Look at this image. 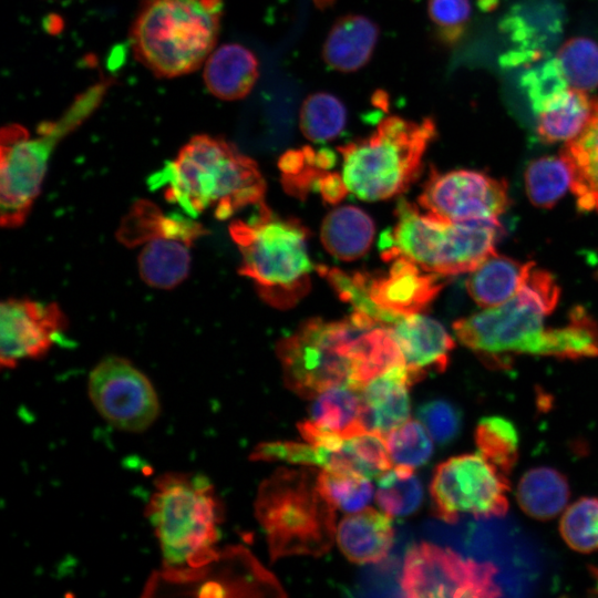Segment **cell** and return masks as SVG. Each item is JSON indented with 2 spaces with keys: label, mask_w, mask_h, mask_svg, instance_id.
I'll use <instances>...</instances> for the list:
<instances>
[{
  "label": "cell",
  "mask_w": 598,
  "mask_h": 598,
  "mask_svg": "<svg viewBox=\"0 0 598 598\" xmlns=\"http://www.w3.org/2000/svg\"><path fill=\"white\" fill-rule=\"evenodd\" d=\"M150 183L167 202L196 217L210 210L227 219L262 202L266 183L257 163L221 137L193 136Z\"/></svg>",
  "instance_id": "obj_1"
},
{
  "label": "cell",
  "mask_w": 598,
  "mask_h": 598,
  "mask_svg": "<svg viewBox=\"0 0 598 598\" xmlns=\"http://www.w3.org/2000/svg\"><path fill=\"white\" fill-rule=\"evenodd\" d=\"M145 508L172 580L193 578L219 558L220 506L202 474L167 473L156 478Z\"/></svg>",
  "instance_id": "obj_2"
},
{
  "label": "cell",
  "mask_w": 598,
  "mask_h": 598,
  "mask_svg": "<svg viewBox=\"0 0 598 598\" xmlns=\"http://www.w3.org/2000/svg\"><path fill=\"white\" fill-rule=\"evenodd\" d=\"M229 233L241 255L239 274L254 281L268 305L287 309L308 293L313 270L309 231L298 219L279 216L261 202L248 220H233Z\"/></svg>",
  "instance_id": "obj_3"
},
{
  "label": "cell",
  "mask_w": 598,
  "mask_h": 598,
  "mask_svg": "<svg viewBox=\"0 0 598 598\" xmlns=\"http://www.w3.org/2000/svg\"><path fill=\"white\" fill-rule=\"evenodd\" d=\"M318 476L311 467H280L260 484L255 509L272 561L318 557L331 548L336 507L321 492Z\"/></svg>",
  "instance_id": "obj_4"
},
{
  "label": "cell",
  "mask_w": 598,
  "mask_h": 598,
  "mask_svg": "<svg viewBox=\"0 0 598 598\" xmlns=\"http://www.w3.org/2000/svg\"><path fill=\"white\" fill-rule=\"evenodd\" d=\"M223 0H144L132 25L135 58L159 78L197 70L214 51Z\"/></svg>",
  "instance_id": "obj_5"
},
{
  "label": "cell",
  "mask_w": 598,
  "mask_h": 598,
  "mask_svg": "<svg viewBox=\"0 0 598 598\" xmlns=\"http://www.w3.org/2000/svg\"><path fill=\"white\" fill-rule=\"evenodd\" d=\"M558 299L556 279L534 264L509 300L456 320L453 330L463 346L488 363H502L511 353L548 357L554 327L547 328L545 319Z\"/></svg>",
  "instance_id": "obj_6"
},
{
  "label": "cell",
  "mask_w": 598,
  "mask_h": 598,
  "mask_svg": "<svg viewBox=\"0 0 598 598\" xmlns=\"http://www.w3.org/2000/svg\"><path fill=\"white\" fill-rule=\"evenodd\" d=\"M436 135L435 122L388 116L372 134L338 147L348 190L369 202L405 192L420 175L423 156Z\"/></svg>",
  "instance_id": "obj_7"
},
{
  "label": "cell",
  "mask_w": 598,
  "mask_h": 598,
  "mask_svg": "<svg viewBox=\"0 0 598 598\" xmlns=\"http://www.w3.org/2000/svg\"><path fill=\"white\" fill-rule=\"evenodd\" d=\"M395 215L394 226L380 238L381 257L385 261L404 257L427 271L447 277L471 272L496 252L499 225L448 223L422 213L404 199L399 202Z\"/></svg>",
  "instance_id": "obj_8"
},
{
  "label": "cell",
  "mask_w": 598,
  "mask_h": 598,
  "mask_svg": "<svg viewBox=\"0 0 598 598\" xmlns=\"http://www.w3.org/2000/svg\"><path fill=\"white\" fill-rule=\"evenodd\" d=\"M105 90V84L90 87L78 96L59 120L42 123L37 137L20 124L2 127L0 138L2 227L16 228L24 223L41 190L53 147L97 107Z\"/></svg>",
  "instance_id": "obj_9"
},
{
  "label": "cell",
  "mask_w": 598,
  "mask_h": 598,
  "mask_svg": "<svg viewBox=\"0 0 598 598\" xmlns=\"http://www.w3.org/2000/svg\"><path fill=\"white\" fill-rule=\"evenodd\" d=\"M375 324L380 323L358 311L338 321L302 322L277 343L286 386L303 399H315L332 386L352 385L350 342L361 329Z\"/></svg>",
  "instance_id": "obj_10"
},
{
  "label": "cell",
  "mask_w": 598,
  "mask_h": 598,
  "mask_svg": "<svg viewBox=\"0 0 598 598\" xmlns=\"http://www.w3.org/2000/svg\"><path fill=\"white\" fill-rule=\"evenodd\" d=\"M206 234L194 217L165 214L146 199L135 202L116 231L125 246L142 247L138 272L144 282L172 289L183 282L190 268V248Z\"/></svg>",
  "instance_id": "obj_11"
},
{
  "label": "cell",
  "mask_w": 598,
  "mask_h": 598,
  "mask_svg": "<svg viewBox=\"0 0 598 598\" xmlns=\"http://www.w3.org/2000/svg\"><path fill=\"white\" fill-rule=\"evenodd\" d=\"M508 481L480 453L452 456L433 474L430 494L435 515L455 523L461 515L476 518L504 516L508 509Z\"/></svg>",
  "instance_id": "obj_12"
},
{
  "label": "cell",
  "mask_w": 598,
  "mask_h": 598,
  "mask_svg": "<svg viewBox=\"0 0 598 598\" xmlns=\"http://www.w3.org/2000/svg\"><path fill=\"white\" fill-rule=\"evenodd\" d=\"M491 563L464 559L455 551L433 544L413 546L406 554L401 577L405 596L421 598L501 596Z\"/></svg>",
  "instance_id": "obj_13"
},
{
  "label": "cell",
  "mask_w": 598,
  "mask_h": 598,
  "mask_svg": "<svg viewBox=\"0 0 598 598\" xmlns=\"http://www.w3.org/2000/svg\"><path fill=\"white\" fill-rule=\"evenodd\" d=\"M87 390L100 415L118 430L143 432L159 414L152 382L125 358L101 360L90 372Z\"/></svg>",
  "instance_id": "obj_14"
},
{
  "label": "cell",
  "mask_w": 598,
  "mask_h": 598,
  "mask_svg": "<svg viewBox=\"0 0 598 598\" xmlns=\"http://www.w3.org/2000/svg\"><path fill=\"white\" fill-rule=\"evenodd\" d=\"M420 206L448 223L483 221L499 225L509 205L504 181L472 169L439 172L431 167L419 196Z\"/></svg>",
  "instance_id": "obj_15"
},
{
  "label": "cell",
  "mask_w": 598,
  "mask_h": 598,
  "mask_svg": "<svg viewBox=\"0 0 598 598\" xmlns=\"http://www.w3.org/2000/svg\"><path fill=\"white\" fill-rule=\"evenodd\" d=\"M68 327L53 302L30 299L4 300L0 307V362L12 369L25 359L43 357Z\"/></svg>",
  "instance_id": "obj_16"
},
{
  "label": "cell",
  "mask_w": 598,
  "mask_h": 598,
  "mask_svg": "<svg viewBox=\"0 0 598 598\" xmlns=\"http://www.w3.org/2000/svg\"><path fill=\"white\" fill-rule=\"evenodd\" d=\"M307 443L337 448L344 440L369 432L362 389L341 384L315 398L309 417L298 424Z\"/></svg>",
  "instance_id": "obj_17"
},
{
  "label": "cell",
  "mask_w": 598,
  "mask_h": 598,
  "mask_svg": "<svg viewBox=\"0 0 598 598\" xmlns=\"http://www.w3.org/2000/svg\"><path fill=\"white\" fill-rule=\"evenodd\" d=\"M384 274L368 271V293L380 308L396 316L422 313L442 290L444 276L399 257Z\"/></svg>",
  "instance_id": "obj_18"
},
{
  "label": "cell",
  "mask_w": 598,
  "mask_h": 598,
  "mask_svg": "<svg viewBox=\"0 0 598 598\" xmlns=\"http://www.w3.org/2000/svg\"><path fill=\"white\" fill-rule=\"evenodd\" d=\"M389 328L416 381L430 371L445 370L455 342L437 320L413 313L400 317Z\"/></svg>",
  "instance_id": "obj_19"
},
{
  "label": "cell",
  "mask_w": 598,
  "mask_h": 598,
  "mask_svg": "<svg viewBox=\"0 0 598 598\" xmlns=\"http://www.w3.org/2000/svg\"><path fill=\"white\" fill-rule=\"evenodd\" d=\"M415 382V378L404 364L385 371L361 388L369 432L384 437L409 420V388Z\"/></svg>",
  "instance_id": "obj_20"
},
{
  "label": "cell",
  "mask_w": 598,
  "mask_h": 598,
  "mask_svg": "<svg viewBox=\"0 0 598 598\" xmlns=\"http://www.w3.org/2000/svg\"><path fill=\"white\" fill-rule=\"evenodd\" d=\"M391 516L373 508L346 516L336 539L343 555L355 564H371L386 557L394 538Z\"/></svg>",
  "instance_id": "obj_21"
},
{
  "label": "cell",
  "mask_w": 598,
  "mask_h": 598,
  "mask_svg": "<svg viewBox=\"0 0 598 598\" xmlns=\"http://www.w3.org/2000/svg\"><path fill=\"white\" fill-rule=\"evenodd\" d=\"M560 156L570 172V190L584 212L598 213V97L585 127L565 142Z\"/></svg>",
  "instance_id": "obj_22"
},
{
  "label": "cell",
  "mask_w": 598,
  "mask_h": 598,
  "mask_svg": "<svg viewBox=\"0 0 598 598\" xmlns=\"http://www.w3.org/2000/svg\"><path fill=\"white\" fill-rule=\"evenodd\" d=\"M257 78L256 55L238 43L218 47L205 61V85L214 96L224 101H236L248 95Z\"/></svg>",
  "instance_id": "obj_23"
},
{
  "label": "cell",
  "mask_w": 598,
  "mask_h": 598,
  "mask_svg": "<svg viewBox=\"0 0 598 598\" xmlns=\"http://www.w3.org/2000/svg\"><path fill=\"white\" fill-rule=\"evenodd\" d=\"M379 39V28L361 14H347L331 27L322 48L324 62L333 70L349 73L364 66Z\"/></svg>",
  "instance_id": "obj_24"
},
{
  "label": "cell",
  "mask_w": 598,
  "mask_h": 598,
  "mask_svg": "<svg viewBox=\"0 0 598 598\" xmlns=\"http://www.w3.org/2000/svg\"><path fill=\"white\" fill-rule=\"evenodd\" d=\"M533 265L495 252L471 271L467 292L484 309L501 306L516 295Z\"/></svg>",
  "instance_id": "obj_25"
},
{
  "label": "cell",
  "mask_w": 598,
  "mask_h": 598,
  "mask_svg": "<svg viewBox=\"0 0 598 598\" xmlns=\"http://www.w3.org/2000/svg\"><path fill=\"white\" fill-rule=\"evenodd\" d=\"M374 236L371 217L355 206L332 209L323 219L320 238L333 257L351 261L368 252Z\"/></svg>",
  "instance_id": "obj_26"
},
{
  "label": "cell",
  "mask_w": 598,
  "mask_h": 598,
  "mask_svg": "<svg viewBox=\"0 0 598 598\" xmlns=\"http://www.w3.org/2000/svg\"><path fill=\"white\" fill-rule=\"evenodd\" d=\"M352 385L362 388L385 371L404 365L402 351L389 326L375 324L361 329L350 342Z\"/></svg>",
  "instance_id": "obj_27"
},
{
  "label": "cell",
  "mask_w": 598,
  "mask_h": 598,
  "mask_svg": "<svg viewBox=\"0 0 598 598\" xmlns=\"http://www.w3.org/2000/svg\"><path fill=\"white\" fill-rule=\"evenodd\" d=\"M567 478L551 467H534L519 480L516 498L530 517L547 520L557 516L569 499Z\"/></svg>",
  "instance_id": "obj_28"
},
{
  "label": "cell",
  "mask_w": 598,
  "mask_h": 598,
  "mask_svg": "<svg viewBox=\"0 0 598 598\" xmlns=\"http://www.w3.org/2000/svg\"><path fill=\"white\" fill-rule=\"evenodd\" d=\"M592 109L587 92L568 87L537 113V134L546 143L567 142L585 127Z\"/></svg>",
  "instance_id": "obj_29"
},
{
  "label": "cell",
  "mask_w": 598,
  "mask_h": 598,
  "mask_svg": "<svg viewBox=\"0 0 598 598\" xmlns=\"http://www.w3.org/2000/svg\"><path fill=\"white\" fill-rule=\"evenodd\" d=\"M392 461L383 436L364 432L344 440L337 448L327 451L323 470L379 477L391 468Z\"/></svg>",
  "instance_id": "obj_30"
},
{
  "label": "cell",
  "mask_w": 598,
  "mask_h": 598,
  "mask_svg": "<svg viewBox=\"0 0 598 598\" xmlns=\"http://www.w3.org/2000/svg\"><path fill=\"white\" fill-rule=\"evenodd\" d=\"M336 154L329 148L315 151L305 146L287 151L279 159L283 189L291 196L305 199L320 177L336 163Z\"/></svg>",
  "instance_id": "obj_31"
},
{
  "label": "cell",
  "mask_w": 598,
  "mask_h": 598,
  "mask_svg": "<svg viewBox=\"0 0 598 598\" xmlns=\"http://www.w3.org/2000/svg\"><path fill=\"white\" fill-rule=\"evenodd\" d=\"M478 453L503 475H508L518 458V434L514 424L498 415L485 416L474 433Z\"/></svg>",
  "instance_id": "obj_32"
},
{
  "label": "cell",
  "mask_w": 598,
  "mask_h": 598,
  "mask_svg": "<svg viewBox=\"0 0 598 598\" xmlns=\"http://www.w3.org/2000/svg\"><path fill=\"white\" fill-rule=\"evenodd\" d=\"M375 501L391 517H403L414 513L423 501V487L414 468L395 465L378 478Z\"/></svg>",
  "instance_id": "obj_33"
},
{
  "label": "cell",
  "mask_w": 598,
  "mask_h": 598,
  "mask_svg": "<svg viewBox=\"0 0 598 598\" xmlns=\"http://www.w3.org/2000/svg\"><path fill=\"white\" fill-rule=\"evenodd\" d=\"M347 111L334 95L318 92L309 95L302 103L299 115L302 134L315 143L336 138L344 128Z\"/></svg>",
  "instance_id": "obj_34"
},
{
  "label": "cell",
  "mask_w": 598,
  "mask_h": 598,
  "mask_svg": "<svg viewBox=\"0 0 598 598\" xmlns=\"http://www.w3.org/2000/svg\"><path fill=\"white\" fill-rule=\"evenodd\" d=\"M525 188L536 207H553L570 187V172L559 156H544L533 161L526 168Z\"/></svg>",
  "instance_id": "obj_35"
},
{
  "label": "cell",
  "mask_w": 598,
  "mask_h": 598,
  "mask_svg": "<svg viewBox=\"0 0 598 598\" xmlns=\"http://www.w3.org/2000/svg\"><path fill=\"white\" fill-rule=\"evenodd\" d=\"M317 271L337 292L338 297L350 303L354 311L367 315L377 322L390 326L400 317L375 305L368 293V271L347 272L336 267L317 266Z\"/></svg>",
  "instance_id": "obj_36"
},
{
  "label": "cell",
  "mask_w": 598,
  "mask_h": 598,
  "mask_svg": "<svg viewBox=\"0 0 598 598\" xmlns=\"http://www.w3.org/2000/svg\"><path fill=\"white\" fill-rule=\"evenodd\" d=\"M556 59L570 87L585 92L598 86V43L573 38L558 50Z\"/></svg>",
  "instance_id": "obj_37"
},
{
  "label": "cell",
  "mask_w": 598,
  "mask_h": 598,
  "mask_svg": "<svg viewBox=\"0 0 598 598\" xmlns=\"http://www.w3.org/2000/svg\"><path fill=\"white\" fill-rule=\"evenodd\" d=\"M392 464L416 468L433 453L432 436L417 420H406L384 436Z\"/></svg>",
  "instance_id": "obj_38"
},
{
  "label": "cell",
  "mask_w": 598,
  "mask_h": 598,
  "mask_svg": "<svg viewBox=\"0 0 598 598\" xmlns=\"http://www.w3.org/2000/svg\"><path fill=\"white\" fill-rule=\"evenodd\" d=\"M559 532L565 543L576 551L598 549V498L581 497L563 514Z\"/></svg>",
  "instance_id": "obj_39"
},
{
  "label": "cell",
  "mask_w": 598,
  "mask_h": 598,
  "mask_svg": "<svg viewBox=\"0 0 598 598\" xmlns=\"http://www.w3.org/2000/svg\"><path fill=\"white\" fill-rule=\"evenodd\" d=\"M318 478L323 495L344 512L363 509L373 494L370 478L358 474L322 470Z\"/></svg>",
  "instance_id": "obj_40"
},
{
  "label": "cell",
  "mask_w": 598,
  "mask_h": 598,
  "mask_svg": "<svg viewBox=\"0 0 598 598\" xmlns=\"http://www.w3.org/2000/svg\"><path fill=\"white\" fill-rule=\"evenodd\" d=\"M417 417L439 444L452 442L461 431V411L446 400L437 399L422 404Z\"/></svg>",
  "instance_id": "obj_41"
},
{
  "label": "cell",
  "mask_w": 598,
  "mask_h": 598,
  "mask_svg": "<svg viewBox=\"0 0 598 598\" xmlns=\"http://www.w3.org/2000/svg\"><path fill=\"white\" fill-rule=\"evenodd\" d=\"M427 13L437 27L441 40L453 43L464 32L471 16V3L470 0H429Z\"/></svg>",
  "instance_id": "obj_42"
},
{
  "label": "cell",
  "mask_w": 598,
  "mask_h": 598,
  "mask_svg": "<svg viewBox=\"0 0 598 598\" xmlns=\"http://www.w3.org/2000/svg\"><path fill=\"white\" fill-rule=\"evenodd\" d=\"M524 84L535 112L570 87L556 58L530 71Z\"/></svg>",
  "instance_id": "obj_43"
},
{
  "label": "cell",
  "mask_w": 598,
  "mask_h": 598,
  "mask_svg": "<svg viewBox=\"0 0 598 598\" xmlns=\"http://www.w3.org/2000/svg\"><path fill=\"white\" fill-rule=\"evenodd\" d=\"M255 461H283L290 464L320 466L319 448L310 443L265 442L250 454Z\"/></svg>",
  "instance_id": "obj_44"
},
{
  "label": "cell",
  "mask_w": 598,
  "mask_h": 598,
  "mask_svg": "<svg viewBox=\"0 0 598 598\" xmlns=\"http://www.w3.org/2000/svg\"><path fill=\"white\" fill-rule=\"evenodd\" d=\"M316 190L326 203L331 205L340 203L349 192L342 175L330 171L320 177Z\"/></svg>",
  "instance_id": "obj_45"
},
{
  "label": "cell",
  "mask_w": 598,
  "mask_h": 598,
  "mask_svg": "<svg viewBox=\"0 0 598 598\" xmlns=\"http://www.w3.org/2000/svg\"><path fill=\"white\" fill-rule=\"evenodd\" d=\"M315 6L319 9H327L331 7L337 0H312Z\"/></svg>",
  "instance_id": "obj_46"
},
{
  "label": "cell",
  "mask_w": 598,
  "mask_h": 598,
  "mask_svg": "<svg viewBox=\"0 0 598 598\" xmlns=\"http://www.w3.org/2000/svg\"><path fill=\"white\" fill-rule=\"evenodd\" d=\"M590 573L595 579L594 590L598 594V567H591Z\"/></svg>",
  "instance_id": "obj_47"
}]
</instances>
